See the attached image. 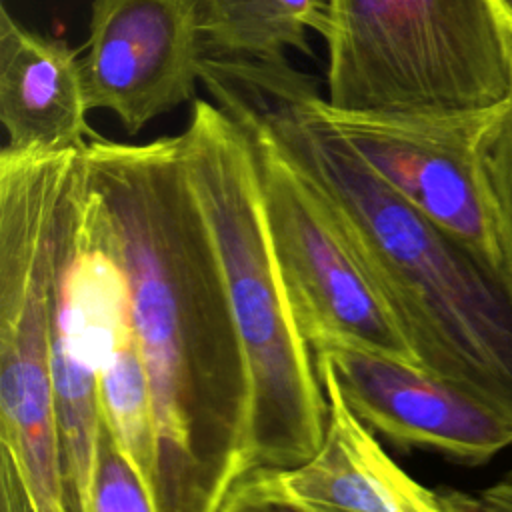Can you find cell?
Segmentation results:
<instances>
[{
    "label": "cell",
    "instance_id": "2e32d148",
    "mask_svg": "<svg viewBox=\"0 0 512 512\" xmlns=\"http://www.w3.org/2000/svg\"><path fill=\"white\" fill-rule=\"evenodd\" d=\"M220 512H316L282 496L264 470L246 474L228 494Z\"/></svg>",
    "mask_w": 512,
    "mask_h": 512
},
{
    "label": "cell",
    "instance_id": "ba28073f",
    "mask_svg": "<svg viewBox=\"0 0 512 512\" xmlns=\"http://www.w3.org/2000/svg\"><path fill=\"white\" fill-rule=\"evenodd\" d=\"M314 364L364 426L394 446L472 466L512 446V428L498 414L420 364L346 346L316 350Z\"/></svg>",
    "mask_w": 512,
    "mask_h": 512
},
{
    "label": "cell",
    "instance_id": "d6986e66",
    "mask_svg": "<svg viewBox=\"0 0 512 512\" xmlns=\"http://www.w3.org/2000/svg\"><path fill=\"white\" fill-rule=\"evenodd\" d=\"M498 4L502 6V10H504V14H506V18L512 26V0H498Z\"/></svg>",
    "mask_w": 512,
    "mask_h": 512
},
{
    "label": "cell",
    "instance_id": "5b68a950",
    "mask_svg": "<svg viewBox=\"0 0 512 512\" xmlns=\"http://www.w3.org/2000/svg\"><path fill=\"white\" fill-rule=\"evenodd\" d=\"M82 152H0V452L38 512H68L52 382L62 240Z\"/></svg>",
    "mask_w": 512,
    "mask_h": 512
},
{
    "label": "cell",
    "instance_id": "9a60e30c",
    "mask_svg": "<svg viewBox=\"0 0 512 512\" xmlns=\"http://www.w3.org/2000/svg\"><path fill=\"white\" fill-rule=\"evenodd\" d=\"M94 512H156L148 490L124 458L104 420L94 472Z\"/></svg>",
    "mask_w": 512,
    "mask_h": 512
},
{
    "label": "cell",
    "instance_id": "6da1fadb",
    "mask_svg": "<svg viewBox=\"0 0 512 512\" xmlns=\"http://www.w3.org/2000/svg\"><path fill=\"white\" fill-rule=\"evenodd\" d=\"M94 220L130 284L158 440L156 512H220L250 472L252 388L184 138H92Z\"/></svg>",
    "mask_w": 512,
    "mask_h": 512
},
{
    "label": "cell",
    "instance_id": "277c9868",
    "mask_svg": "<svg viewBox=\"0 0 512 512\" xmlns=\"http://www.w3.org/2000/svg\"><path fill=\"white\" fill-rule=\"evenodd\" d=\"M326 102L350 114L486 122L512 100L498 0H328Z\"/></svg>",
    "mask_w": 512,
    "mask_h": 512
},
{
    "label": "cell",
    "instance_id": "8fae6325",
    "mask_svg": "<svg viewBox=\"0 0 512 512\" xmlns=\"http://www.w3.org/2000/svg\"><path fill=\"white\" fill-rule=\"evenodd\" d=\"M78 50L0 10V122L4 152H82L96 138L86 114Z\"/></svg>",
    "mask_w": 512,
    "mask_h": 512
},
{
    "label": "cell",
    "instance_id": "7c38bea8",
    "mask_svg": "<svg viewBox=\"0 0 512 512\" xmlns=\"http://www.w3.org/2000/svg\"><path fill=\"white\" fill-rule=\"evenodd\" d=\"M328 0H198L206 52L226 58L284 60L310 54V32H322Z\"/></svg>",
    "mask_w": 512,
    "mask_h": 512
},
{
    "label": "cell",
    "instance_id": "3957f363",
    "mask_svg": "<svg viewBox=\"0 0 512 512\" xmlns=\"http://www.w3.org/2000/svg\"><path fill=\"white\" fill-rule=\"evenodd\" d=\"M182 138L248 362L250 472L292 468L320 448L328 402L282 282L254 144L208 100H194Z\"/></svg>",
    "mask_w": 512,
    "mask_h": 512
},
{
    "label": "cell",
    "instance_id": "e0dca14e",
    "mask_svg": "<svg viewBox=\"0 0 512 512\" xmlns=\"http://www.w3.org/2000/svg\"><path fill=\"white\" fill-rule=\"evenodd\" d=\"M446 512H512V470L478 492L442 490Z\"/></svg>",
    "mask_w": 512,
    "mask_h": 512
},
{
    "label": "cell",
    "instance_id": "ac0fdd59",
    "mask_svg": "<svg viewBox=\"0 0 512 512\" xmlns=\"http://www.w3.org/2000/svg\"><path fill=\"white\" fill-rule=\"evenodd\" d=\"M0 512H38L20 466L0 452Z\"/></svg>",
    "mask_w": 512,
    "mask_h": 512
},
{
    "label": "cell",
    "instance_id": "8992f818",
    "mask_svg": "<svg viewBox=\"0 0 512 512\" xmlns=\"http://www.w3.org/2000/svg\"><path fill=\"white\" fill-rule=\"evenodd\" d=\"M246 132L282 282L312 354L346 346L420 364L314 190L268 138Z\"/></svg>",
    "mask_w": 512,
    "mask_h": 512
},
{
    "label": "cell",
    "instance_id": "5bb4252c",
    "mask_svg": "<svg viewBox=\"0 0 512 512\" xmlns=\"http://www.w3.org/2000/svg\"><path fill=\"white\" fill-rule=\"evenodd\" d=\"M476 158L500 268L512 286V100L484 124L476 142Z\"/></svg>",
    "mask_w": 512,
    "mask_h": 512
},
{
    "label": "cell",
    "instance_id": "9c48e42d",
    "mask_svg": "<svg viewBox=\"0 0 512 512\" xmlns=\"http://www.w3.org/2000/svg\"><path fill=\"white\" fill-rule=\"evenodd\" d=\"M326 110L362 160L406 202L500 268L476 158V142L488 120H396L340 112L330 108L328 102Z\"/></svg>",
    "mask_w": 512,
    "mask_h": 512
},
{
    "label": "cell",
    "instance_id": "7a4b0ae2",
    "mask_svg": "<svg viewBox=\"0 0 512 512\" xmlns=\"http://www.w3.org/2000/svg\"><path fill=\"white\" fill-rule=\"evenodd\" d=\"M202 82L268 138L326 208L420 366L512 428V286L488 258L406 202L336 128L318 84L288 60L208 56Z\"/></svg>",
    "mask_w": 512,
    "mask_h": 512
},
{
    "label": "cell",
    "instance_id": "52a82bcc",
    "mask_svg": "<svg viewBox=\"0 0 512 512\" xmlns=\"http://www.w3.org/2000/svg\"><path fill=\"white\" fill-rule=\"evenodd\" d=\"M206 54L198 0H92L80 56L88 110L136 134L194 100Z\"/></svg>",
    "mask_w": 512,
    "mask_h": 512
},
{
    "label": "cell",
    "instance_id": "30bf717a",
    "mask_svg": "<svg viewBox=\"0 0 512 512\" xmlns=\"http://www.w3.org/2000/svg\"><path fill=\"white\" fill-rule=\"evenodd\" d=\"M318 378L328 402L322 444L302 464L264 470L272 486L316 512H446L442 492L406 474L350 410L336 382L326 372Z\"/></svg>",
    "mask_w": 512,
    "mask_h": 512
},
{
    "label": "cell",
    "instance_id": "4fadbf2b",
    "mask_svg": "<svg viewBox=\"0 0 512 512\" xmlns=\"http://www.w3.org/2000/svg\"><path fill=\"white\" fill-rule=\"evenodd\" d=\"M100 414L152 502L158 478V440L148 372L138 338L126 342L98 378Z\"/></svg>",
    "mask_w": 512,
    "mask_h": 512
}]
</instances>
